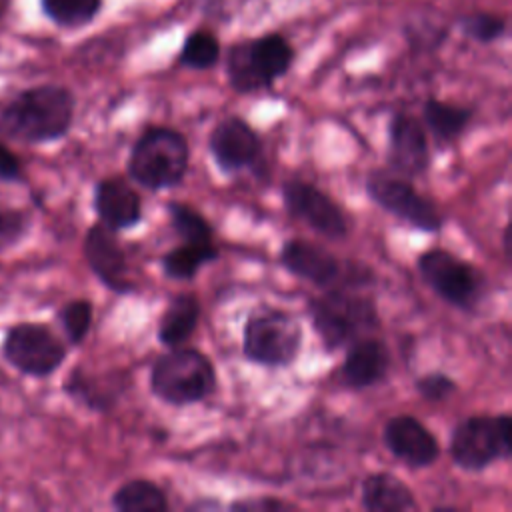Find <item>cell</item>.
Segmentation results:
<instances>
[{
    "label": "cell",
    "instance_id": "f546056e",
    "mask_svg": "<svg viewBox=\"0 0 512 512\" xmlns=\"http://www.w3.org/2000/svg\"><path fill=\"white\" fill-rule=\"evenodd\" d=\"M414 386H416L418 394L428 402H444L458 390L456 382L444 372H428V374L420 376L414 382Z\"/></svg>",
    "mask_w": 512,
    "mask_h": 512
},
{
    "label": "cell",
    "instance_id": "52a82bcc",
    "mask_svg": "<svg viewBox=\"0 0 512 512\" xmlns=\"http://www.w3.org/2000/svg\"><path fill=\"white\" fill-rule=\"evenodd\" d=\"M510 434L512 416L506 412L498 416H468L460 420L450 434V458L466 472H480L496 460L510 458Z\"/></svg>",
    "mask_w": 512,
    "mask_h": 512
},
{
    "label": "cell",
    "instance_id": "8fae6325",
    "mask_svg": "<svg viewBox=\"0 0 512 512\" xmlns=\"http://www.w3.org/2000/svg\"><path fill=\"white\" fill-rule=\"evenodd\" d=\"M282 202L286 212L308 224L320 236L342 240L348 234V222L342 208L320 188L304 180L282 184Z\"/></svg>",
    "mask_w": 512,
    "mask_h": 512
},
{
    "label": "cell",
    "instance_id": "44dd1931",
    "mask_svg": "<svg viewBox=\"0 0 512 512\" xmlns=\"http://www.w3.org/2000/svg\"><path fill=\"white\" fill-rule=\"evenodd\" d=\"M422 118L428 132L438 142L456 140L472 120V110L438 98H428L422 106Z\"/></svg>",
    "mask_w": 512,
    "mask_h": 512
},
{
    "label": "cell",
    "instance_id": "ac0fdd59",
    "mask_svg": "<svg viewBox=\"0 0 512 512\" xmlns=\"http://www.w3.org/2000/svg\"><path fill=\"white\" fill-rule=\"evenodd\" d=\"M92 202L98 220L114 232L134 228L142 220V198L124 178L98 180Z\"/></svg>",
    "mask_w": 512,
    "mask_h": 512
},
{
    "label": "cell",
    "instance_id": "83f0119b",
    "mask_svg": "<svg viewBox=\"0 0 512 512\" xmlns=\"http://www.w3.org/2000/svg\"><path fill=\"white\" fill-rule=\"evenodd\" d=\"M462 34L478 44L498 42L506 34V20L492 12H470L458 18Z\"/></svg>",
    "mask_w": 512,
    "mask_h": 512
},
{
    "label": "cell",
    "instance_id": "4fadbf2b",
    "mask_svg": "<svg viewBox=\"0 0 512 512\" xmlns=\"http://www.w3.org/2000/svg\"><path fill=\"white\" fill-rule=\"evenodd\" d=\"M388 164L404 176L414 178L430 166V144L426 128L408 112H394L388 124Z\"/></svg>",
    "mask_w": 512,
    "mask_h": 512
},
{
    "label": "cell",
    "instance_id": "f1b7e54d",
    "mask_svg": "<svg viewBox=\"0 0 512 512\" xmlns=\"http://www.w3.org/2000/svg\"><path fill=\"white\" fill-rule=\"evenodd\" d=\"M92 316H94V306L90 300L76 298L66 302L58 310V320L60 326L70 340V344H82L90 326H92Z\"/></svg>",
    "mask_w": 512,
    "mask_h": 512
},
{
    "label": "cell",
    "instance_id": "7402d4cb",
    "mask_svg": "<svg viewBox=\"0 0 512 512\" xmlns=\"http://www.w3.org/2000/svg\"><path fill=\"white\" fill-rule=\"evenodd\" d=\"M218 256H220V252L214 244L184 242L182 246H176L162 256L160 268L166 278L184 282V280L196 278L198 270L202 266L218 260Z\"/></svg>",
    "mask_w": 512,
    "mask_h": 512
},
{
    "label": "cell",
    "instance_id": "ba28073f",
    "mask_svg": "<svg viewBox=\"0 0 512 512\" xmlns=\"http://www.w3.org/2000/svg\"><path fill=\"white\" fill-rule=\"evenodd\" d=\"M416 266L424 284L458 310H474L486 294L484 274L454 252L444 248L426 250L418 256Z\"/></svg>",
    "mask_w": 512,
    "mask_h": 512
},
{
    "label": "cell",
    "instance_id": "603a6c76",
    "mask_svg": "<svg viewBox=\"0 0 512 512\" xmlns=\"http://www.w3.org/2000/svg\"><path fill=\"white\" fill-rule=\"evenodd\" d=\"M118 512H166L170 508L164 490L146 478L124 482L110 500Z\"/></svg>",
    "mask_w": 512,
    "mask_h": 512
},
{
    "label": "cell",
    "instance_id": "7a4b0ae2",
    "mask_svg": "<svg viewBox=\"0 0 512 512\" xmlns=\"http://www.w3.org/2000/svg\"><path fill=\"white\" fill-rule=\"evenodd\" d=\"M324 290V294L312 298L308 304L312 328L324 350H340L356 338L368 336L380 328V318L372 298L348 286H330Z\"/></svg>",
    "mask_w": 512,
    "mask_h": 512
},
{
    "label": "cell",
    "instance_id": "30bf717a",
    "mask_svg": "<svg viewBox=\"0 0 512 512\" xmlns=\"http://www.w3.org/2000/svg\"><path fill=\"white\" fill-rule=\"evenodd\" d=\"M2 354L18 372L44 378L62 366L66 360V346L48 326L20 322L6 330Z\"/></svg>",
    "mask_w": 512,
    "mask_h": 512
},
{
    "label": "cell",
    "instance_id": "cb8c5ba5",
    "mask_svg": "<svg viewBox=\"0 0 512 512\" xmlns=\"http://www.w3.org/2000/svg\"><path fill=\"white\" fill-rule=\"evenodd\" d=\"M64 390L70 398H74L76 402H80L86 408L96 410V412H106L116 402L114 384L110 386V382L90 376L82 368H76L74 372H70V376L64 384Z\"/></svg>",
    "mask_w": 512,
    "mask_h": 512
},
{
    "label": "cell",
    "instance_id": "8992f818",
    "mask_svg": "<svg viewBox=\"0 0 512 512\" xmlns=\"http://www.w3.org/2000/svg\"><path fill=\"white\" fill-rule=\"evenodd\" d=\"M302 348V326L294 314L276 306H256L242 330V352L264 368L290 366Z\"/></svg>",
    "mask_w": 512,
    "mask_h": 512
},
{
    "label": "cell",
    "instance_id": "5b68a950",
    "mask_svg": "<svg viewBox=\"0 0 512 512\" xmlns=\"http://www.w3.org/2000/svg\"><path fill=\"white\" fill-rule=\"evenodd\" d=\"M152 394L170 406H188L206 400L216 388L212 360L196 348H170L150 370Z\"/></svg>",
    "mask_w": 512,
    "mask_h": 512
},
{
    "label": "cell",
    "instance_id": "ffe728a7",
    "mask_svg": "<svg viewBox=\"0 0 512 512\" xmlns=\"http://www.w3.org/2000/svg\"><path fill=\"white\" fill-rule=\"evenodd\" d=\"M200 320V300L192 292L176 294L168 308L164 310L158 328L156 338L166 348H176L184 344L192 332L196 330Z\"/></svg>",
    "mask_w": 512,
    "mask_h": 512
},
{
    "label": "cell",
    "instance_id": "d4e9b609",
    "mask_svg": "<svg viewBox=\"0 0 512 512\" xmlns=\"http://www.w3.org/2000/svg\"><path fill=\"white\" fill-rule=\"evenodd\" d=\"M42 12L60 28H82L90 24L100 8L102 0H40Z\"/></svg>",
    "mask_w": 512,
    "mask_h": 512
},
{
    "label": "cell",
    "instance_id": "9c48e42d",
    "mask_svg": "<svg viewBox=\"0 0 512 512\" xmlns=\"http://www.w3.org/2000/svg\"><path fill=\"white\" fill-rule=\"evenodd\" d=\"M366 194L382 210L394 214L422 232H438L444 224L442 214L432 200L424 198L410 182L396 172L372 170L366 176Z\"/></svg>",
    "mask_w": 512,
    "mask_h": 512
},
{
    "label": "cell",
    "instance_id": "277c9868",
    "mask_svg": "<svg viewBox=\"0 0 512 512\" xmlns=\"http://www.w3.org/2000/svg\"><path fill=\"white\" fill-rule=\"evenodd\" d=\"M294 62V48L278 34L236 42L226 52V76L238 94H254L274 86Z\"/></svg>",
    "mask_w": 512,
    "mask_h": 512
},
{
    "label": "cell",
    "instance_id": "1f68e13d",
    "mask_svg": "<svg viewBox=\"0 0 512 512\" xmlns=\"http://www.w3.org/2000/svg\"><path fill=\"white\" fill-rule=\"evenodd\" d=\"M0 180L2 182H18L22 180V166L18 156L0 142Z\"/></svg>",
    "mask_w": 512,
    "mask_h": 512
},
{
    "label": "cell",
    "instance_id": "5bb4252c",
    "mask_svg": "<svg viewBox=\"0 0 512 512\" xmlns=\"http://www.w3.org/2000/svg\"><path fill=\"white\" fill-rule=\"evenodd\" d=\"M388 452L408 468H428L440 458L438 438L414 416H392L382 430Z\"/></svg>",
    "mask_w": 512,
    "mask_h": 512
},
{
    "label": "cell",
    "instance_id": "6da1fadb",
    "mask_svg": "<svg viewBox=\"0 0 512 512\" xmlns=\"http://www.w3.org/2000/svg\"><path fill=\"white\" fill-rule=\"evenodd\" d=\"M74 94L60 84H40L18 92L0 112V132L26 144H44L68 134Z\"/></svg>",
    "mask_w": 512,
    "mask_h": 512
},
{
    "label": "cell",
    "instance_id": "3957f363",
    "mask_svg": "<svg viewBox=\"0 0 512 512\" xmlns=\"http://www.w3.org/2000/svg\"><path fill=\"white\" fill-rule=\"evenodd\" d=\"M190 164V146L182 132L170 126H150L132 144L126 160L130 180L158 192L178 186Z\"/></svg>",
    "mask_w": 512,
    "mask_h": 512
},
{
    "label": "cell",
    "instance_id": "4dcf8cb0",
    "mask_svg": "<svg viewBox=\"0 0 512 512\" xmlns=\"http://www.w3.org/2000/svg\"><path fill=\"white\" fill-rule=\"evenodd\" d=\"M26 232V216L20 210L0 206V242H16Z\"/></svg>",
    "mask_w": 512,
    "mask_h": 512
},
{
    "label": "cell",
    "instance_id": "9a60e30c",
    "mask_svg": "<svg viewBox=\"0 0 512 512\" xmlns=\"http://www.w3.org/2000/svg\"><path fill=\"white\" fill-rule=\"evenodd\" d=\"M84 258L94 276L112 292L128 294L134 290L128 280V260L116 232L102 222L88 228L84 236Z\"/></svg>",
    "mask_w": 512,
    "mask_h": 512
},
{
    "label": "cell",
    "instance_id": "7c38bea8",
    "mask_svg": "<svg viewBox=\"0 0 512 512\" xmlns=\"http://www.w3.org/2000/svg\"><path fill=\"white\" fill-rule=\"evenodd\" d=\"M208 150L224 174L254 168L262 156L258 132L240 116L222 118L208 136Z\"/></svg>",
    "mask_w": 512,
    "mask_h": 512
},
{
    "label": "cell",
    "instance_id": "4316f807",
    "mask_svg": "<svg viewBox=\"0 0 512 512\" xmlns=\"http://www.w3.org/2000/svg\"><path fill=\"white\" fill-rule=\"evenodd\" d=\"M166 212L180 240L192 244H212V226L196 208L184 202H168Z\"/></svg>",
    "mask_w": 512,
    "mask_h": 512
},
{
    "label": "cell",
    "instance_id": "2e32d148",
    "mask_svg": "<svg viewBox=\"0 0 512 512\" xmlns=\"http://www.w3.org/2000/svg\"><path fill=\"white\" fill-rule=\"evenodd\" d=\"M280 264L296 278H302L318 288L334 286L342 276L340 260L314 242L286 240L280 250Z\"/></svg>",
    "mask_w": 512,
    "mask_h": 512
},
{
    "label": "cell",
    "instance_id": "d6986e66",
    "mask_svg": "<svg viewBox=\"0 0 512 512\" xmlns=\"http://www.w3.org/2000/svg\"><path fill=\"white\" fill-rule=\"evenodd\" d=\"M360 502L368 512H408L418 508L412 490L390 472H374L366 476Z\"/></svg>",
    "mask_w": 512,
    "mask_h": 512
},
{
    "label": "cell",
    "instance_id": "d6a6232c",
    "mask_svg": "<svg viewBox=\"0 0 512 512\" xmlns=\"http://www.w3.org/2000/svg\"><path fill=\"white\" fill-rule=\"evenodd\" d=\"M290 504L270 498V496H260V498H248V500H236L230 504V510H286Z\"/></svg>",
    "mask_w": 512,
    "mask_h": 512
},
{
    "label": "cell",
    "instance_id": "e0dca14e",
    "mask_svg": "<svg viewBox=\"0 0 512 512\" xmlns=\"http://www.w3.org/2000/svg\"><path fill=\"white\" fill-rule=\"evenodd\" d=\"M390 370L388 346L368 334L360 336L346 346L344 362L340 368L342 382L352 390H364L380 384Z\"/></svg>",
    "mask_w": 512,
    "mask_h": 512
},
{
    "label": "cell",
    "instance_id": "484cf974",
    "mask_svg": "<svg viewBox=\"0 0 512 512\" xmlns=\"http://www.w3.org/2000/svg\"><path fill=\"white\" fill-rule=\"evenodd\" d=\"M220 60V42L210 30H194L186 36L178 64L190 70L214 68Z\"/></svg>",
    "mask_w": 512,
    "mask_h": 512
},
{
    "label": "cell",
    "instance_id": "836d02e7",
    "mask_svg": "<svg viewBox=\"0 0 512 512\" xmlns=\"http://www.w3.org/2000/svg\"><path fill=\"white\" fill-rule=\"evenodd\" d=\"M502 244H504V254H506V258H510V224H506V226H504Z\"/></svg>",
    "mask_w": 512,
    "mask_h": 512
}]
</instances>
